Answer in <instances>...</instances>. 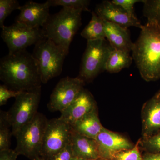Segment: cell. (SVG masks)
Masks as SVG:
<instances>
[{"instance_id":"6da1fadb","label":"cell","mask_w":160,"mask_h":160,"mask_svg":"<svg viewBox=\"0 0 160 160\" xmlns=\"http://www.w3.org/2000/svg\"><path fill=\"white\" fill-rule=\"evenodd\" d=\"M0 79L8 88L15 91L42 87L37 63L26 50L9 53L1 59Z\"/></svg>"},{"instance_id":"7a4b0ae2","label":"cell","mask_w":160,"mask_h":160,"mask_svg":"<svg viewBox=\"0 0 160 160\" xmlns=\"http://www.w3.org/2000/svg\"><path fill=\"white\" fill-rule=\"evenodd\" d=\"M132 57L142 77L147 82L160 78V26L152 21L141 28Z\"/></svg>"},{"instance_id":"3957f363","label":"cell","mask_w":160,"mask_h":160,"mask_svg":"<svg viewBox=\"0 0 160 160\" xmlns=\"http://www.w3.org/2000/svg\"><path fill=\"white\" fill-rule=\"evenodd\" d=\"M82 10L63 8L50 15L42 29L46 38L69 52V46L82 25Z\"/></svg>"},{"instance_id":"277c9868","label":"cell","mask_w":160,"mask_h":160,"mask_svg":"<svg viewBox=\"0 0 160 160\" xmlns=\"http://www.w3.org/2000/svg\"><path fill=\"white\" fill-rule=\"evenodd\" d=\"M69 53L46 38L35 45L32 55L37 63L42 83L46 84L60 75L62 71L64 60Z\"/></svg>"},{"instance_id":"5b68a950","label":"cell","mask_w":160,"mask_h":160,"mask_svg":"<svg viewBox=\"0 0 160 160\" xmlns=\"http://www.w3.org/2000/svg\"><path fill=\"white\" fill-rule=\"evenodd\" d=\"M48 120L38 112L31 122L18 132L16 152L32 160L40 157Z\"/></svg>"},{"instance_id":"8992f818","label":"cell","mask_w":160,"mask_h":160,"mask_svg":"<svg viewBox=\"0 0 160 160\" xmlns=\"http://www.w3.org/2000/svg\"><path fill=\"white\" fill-rule=\"evenodd\" d=\"M41 97V87L23 91L15 98L11 108L6 112L11 126L12 135L16 136L24 126L31 122L38 113Z\"/></svg>"},{"instance_id":"52a82bcc","label":"cell","mask_w":160,"mask_h":160,"mask_svg":"<svg viewBox=\"0 0 160 160\" xmlns=\"http://www.w3.org/2000/svg\"><path fill=\"white\" fill-rule=\"evenodd\" d=\"M112 49L106 39L87 41L78 77L85 82H91L105 71L107 60Z\"/></svg>"},{"instance_id":"ba28073f","label":"cell","mask_w":160,"mask_h":160,"mask_svg":"<svg viewBox=\"0 0 160 160\" xmlns=\"http://www.w3.org/2000/svg\"><path fill=\"white\" fill-rule=\"evenodd\" d=\"M71 126L60 118L48 120L40 157L51 160L71 142Z\"/></svg>"},{"instance_id":"9c48e42d","label":"cell","mask_w":160,"mask_h":160,"mask_svg":"<svg viewBox=\"0 0 160 160\" xmlns=\"http://www.w3.org/2000/svg\"><path fill=\"white\" fill-rule=\"evenodd\" d=\"M1 37L6 43L9 53L26 50L45 38L42 29L32 28L22 23L16 22L2 28Z\"/></svg>"},{"instance_id":"30bf717a","label":"cell","mask_w":160,"mask_h":160,"mask_svg":"<svg viewBox=\"0 0 160 160\" xmlns=\"http://www.w3.org/2000/svg\"><path fill=\"white\" fill-rule=\"evenodd\" d=\"M85 82L78 77H67L60 80L50 96L48 107L51 111L62 112L78 97Z\"/></svg>"},{"instance_id":"8fae6325","label":"cell","mask_w":160,"mask_h":160,"mask_svg":"<svg viewBox=\"0 0 160 160\" xmlns=\"http://www.w3.org/2000/svg\"><path fill=\"white\" fill-rule=\"evenodd\" d=\"M94 12L103 20L127 29L135 27L141 29L143 26L136 16H130L111 1H104L98 4Z\"/></svg>"},{"instance_id":"7c38bea8","label":"cell","mask_w":160,"mask_h":160,"mask_svg":"<svg viewBox=\"0 0 160 160\" xmlns=\"http://www.w3.org/2000/svg\"><path fill=\"white\" fill-rule=\"evenodd\" d=\"M95 140L101 160L112 159L119 152L132 148L131 143L126 138L104 127Z\"/></svg>"},{"instance_id":"4fadbf2b","label":"cell","mask_w":160,"mask_h":160,"mask_svg":"<svg viewBox=\"0 0 160 160\" xmlns=\"http://www.w3.org/2000/svg\"><path fill=\"white\" fill-rule=\"evenodd\" d=\"M50 7L47 1L38 3L29 1L20 7V14L16 22L25 24L30 28L42 29L50 17Z\"/></svg>"},{"instance_id":"5bb4252c","label":"cell","mask_w":160,"mask_h":160,"mask_svg":"<svg viewBox=\"0 0 160 160\" xmlns=\"http://www.w3.org/2000/svg\"><path fill=\"white\" fill-rule=\"evenodd\" d=\"M95 108L93 97L89 91L84 89L71 105L61 112L59 118L72 126Z\"/></svg>"},{"instance_id":"9a60e30c","label":"cell","mask_w":160,"mask_h":160,"mask_svg":"<svg viewBox=\"0 0 160 160\" xmlns=\"http://www.w3.org/2000/svg\"><path fill=\"white\" fill-rule=\"evenodd\" d=\"M103 20L106 38L112 49L132 52L134 43L132 42L128 29Z\"/></svg>"},{"instance_id":"2e32d148","label":"cell","mask_w":160,"mask_h":160,"mask_svg":"<svg viewBox=\"0 0 160 160\" xmlns=\"http://www.w3.org/2000/svg\"><path fill=\"white\" fill-rule=\"evenodd\" d=\"M71 142L75 157L86 160H99L95 139L78 133L72 129Z\"/></svg>"},{"instance_id":"e0dca14e","label":"cell","mask_w":160,"mask_h":160,"mask_svg":"<svg viewBox=\"0 0 160 160\" xmlns=\"http://www.w3.org/2000/svg\"><path fill=\"white\" fill-rule=\"evenodd\" d=\"M73 131L87 137L95 139L103 129L96 108L71 126Z\"/></svg>"},{"instance_id":"ac0fdd59","label":"cell","mask_w":160,"mask_h":160,"mask_svg":"<svg viewBox=\"0 0 160 160\" xmlns=\"http://www.w3.org/2000/svg\"><path fill=\"white\" fill-rule=\"evenodd\" d=\"M133 58L129 52L113 49L106 62L105 70L110 73H117L125 68H128Z\"/></svg>"},{"instance_id":"d6986e66","label":"cell","mask_w":160,"mask_h":160,"mask_svg":"<svg viewBox=\"0 0 160 160\" xmlns=\"http://www.w3.org/2000/svg\"><path fill=\"white\" fill-rule=\"evenodd\" d=\"M144 114V128L145 132H151L160 128V99L157 97L152 100Z\"/></svg>"},{"instance_id":"ffe728a7","label":"cell","mask_w":160,"mask_h":160,"mask_svg":"<svg viewBox=\"0 0 160 160\" xmlns=\"http://www.w3.org/2000/svg\"><path fill=\"white\" fill-rule=\"evenodd\" d=\"M81 35L87 41L106 39L102 19L99 17L94 12H92L91 20L83 29Z\"/></svg>"},{"instance_id":"44dd1931","label":"cell","mask_w":160,"mask_h":160,"mask_svg":"<svg viewBox=\"0 0 160 160\" xmlns=\"http://www.w3.org/2000/svg\"><path fill=\"white\" fill-rule=\"evenodd\" d=\"M11 126L7 119L6 112L0 113V151L10 149L12 135Z\"/></svg>"},{"instance_id":"7402d4cb","label":"cell","mask_w":160,"mask_h":160,"mask_svg":"<svg viewBox=\"0 0 160 160\" xmlns=\"http://www.w3.org/2000/svg\"><path fill=\"white\" fill-rule=\"evenodd\" d=\"M143 3L144 16L160 26V0H145Z\"/></svg>"},{"instance_id":"603a6c76","label":"cell","mask_w":160,"mask_h":160,"mask_svg":"<svg viewBox=\"0 0 160 160\" xmlns=\"http://www.w3.org/2000/svg\"><path fill=\"white\" fill-rule=\"evenodd\" d=\"M47 2L50 7L62 6L63 8L89 11L90 1L88 0H49Z\"/></svg>"},{"instance_id":"cb8c5ba5","label":"cell","mask_w":160,"mask_h":160,"mask_svg":"<svg viewBox=\"0 0 160 160\" xmlns=\"http://www.w3.org/2000/svg\"><path fill=\"white\" fill-rule=\"evenodd\" d=\"M21 7L17 0H1L0 1V27L2 28L6 18L12 11L19 9Z\"/></svg>"},{"instance_id":"d4e9b609","label":"cell","mask_w":160,"mask_h":160,"mask_svg":"<svg viewBox=\"0 0 160 160\" xmlns=\"http://www.w3.org/2000/svg\"><path fill=\"white\" fill-rule=\"evenodd\" d=\"M113 160H143L138 146L128 150L119 152L114 155Z\"/></svg>"},{"instance_id":"484cf974","label":"cell","mask_w":160,"mask_h":160,"mask_svg":"<svg viewBox=\"0 0 160 160\" xmlns=\"http://www.w3.org/2000/svg\"><path fill=\"white\" fill-rule=\"evenodd\" d=\"M23 91H15L9 89L5 85L0 86V106H2L7 103L10 98H16Z\"/></svg>"},{"instance_id":"4316f807","label":"cell","mask_w":160,"mask_h":160,"mask_svg":"<svg viewBox=\"0 0 160 160\" xmlns=\"http://www.w3.org/2000/svg\"><path fill=\"white\" fill-rule=\"evenodd\" d=\"M112 3L121 7L132 16L135 17L134 13V6L136 3L142 2L140 0H113Z\"/></svg>"},{"instance_id":"83f0119b","label":"cell","mask_w":160,"mask_h":160,"mask_svg":"<svg viewBox=\"0 0 160 160\" xmlns=\"http://www.w3.org/2000/svg\"><path fill=\"white\" fill-rule=\"evenodd\" d=\"M76 157L70 142L62 150L50 160H73Z\"/></svg>"},{"instance_id":"f1b7e54d","label":"cell","mask_w":160,"mask_h":160,"mask_svg":"<svg viewBox=\"0 0 160 160\" xmlns=\"http://www.w3.org/2000/svg\"><path fill=\"white\" fill-rule=\"evenodd\" d=\"M19 155L10 149L0 151V160H16Z\"/></svg>"},{"instance_id":"f546056e","label":"cell","mask_w":160,"mask_h":160,"mask_svg":"<svg viewBox=\"0 0 160 160\" xmlns=\"http://www.w3.org/2000/svg\"><path fill=\"white\" fill-rule=\"evenodd\" d=\"M147 145L152 149L160 151V133L149 139Z\"/></svg>"},{"instance_id":"4dcf8cb0","label":"cell","mask_w":160,"mask_h":160,"mask_svg":"<svg viewBox=\"0 0 160 160\" xmlns=\"http://www.w3.org/2000/svg\"><path fill=\"white\" fill-rule=\"evenodd\" d=\"M143 160H160V153L146 155L143 158Z\"/></svg>"},{"instance_id":"1f68e13d","label":"cell","mask_w":160,"mask_h":160,"mask_svg":"<svg viewBox=\"0 0 160 160\" xmlns=\"http://www.w3.org/2000/svg\"><path fill=\"white\" fill-rule=\"evenodd\" d=\"M32 160H45L44 159H43V158H41L40 157H37L36 158H34V159H33Z\"/></svg>"},{"instance_id":"d6a6232c","label":"cell","mask_w":160,"mask_h":160,"mask_svg":"<svg viewBox=\"0 0 160 160\" xmlns=\"http://www.w3.org/2000/svg\"><path fill=\"white\" fill-rule=\"evenodd\" d=\"M73 160H86L85 159H83L79 158H75Z\"/></svg>"},{"instance_id":"836d02e7","label":"cell","mask_w":160,"mask_h":160,"mask_svg":"<svg viewBox=\"0 0 160 160\" xmlns=\"http://www.w3.org/2000/svg\"><path fill=\"white\" fill-rule=\"evenodd\" d=\"M156 97H157L159 98H160V92L159 93V94H158L157 95Z\"/></svg>"},{"instance_id":"e575fe53","label":"cell","mask_w":160,"mask_h":160,"mask_svg":"<svg viewBox=\"0 0 160 160\" xmlns=\"http://www.w3.org/2000/svg\"></svg>"}]
</instances>
